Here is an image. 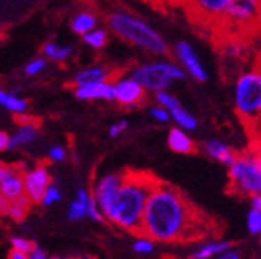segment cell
I'll return each mask as SVG.
<instances>
[{"label":"cell","mask_w":261,"mask_h":259,"mask_svg":"<svg viewBox=\"0 0 261 259\" xmlns=\"http://www.w3.org/2000/svg\"><path fill=\"white\" fill-rule=\"evenodd\" d=\"M61 200H62V192H61V189L56 185L49 183V186L43 192V197H42L40 204L45 205V207H51V205H56Z\"/></svg>","instance_id":"cell-30"},{"label":"cell","mask_w":261,"mask_h":259,"mask_svg":"<svg viewBox=\"0 0 261 259\" xmlns=\"http://www.w3.org/2000/svg\"><path fill=\"white\" fill-rule=\"evenodd\" d=\"M91 200V194L88 189L82 188L78 189L76 197L70 202L69 209H67V218L70 221H82V219L88 218V205Z\"/></svg>","instance_id":"cell-18"},{"label":"cell","mask_w":261,"mask_h":259,"mask_svg":"<svg viewBox=\"0 0 261 259\" xmlns=\"http://www.w3.org/2000/svg\"><path fill=\"white\" fill-rule=\"evenodd\" d=\"M45 67H46V61L43 57H37L28 62V66L24 67V73L28 76H37L45 70Z\"/></svg>","instance_id":"cell-32"},{"label":"cell","mask_w":261,"mask_h":259,"mask_svg":"<svg viewBox=\"0 0 261 259\" xmlns=\"http://www.w3.org/2000/svg\"><path fill=\"white\" fill-rule=\"evenodd\" d=\"M228 175L234 194L250 197L261 192V159L252 150L234 156L228 164Z\"/></svg>","instance_id":"cell-5"},{"label":"cell","mask_w":261,"mask_h":259,"mask_svg":"<svg viewBox=\"0 0 261 259\" xmlns=\"http://www.w3.org/2000/svg\"><path fill=\"white\" fill-rule=\"evenodd\" d=\"M75 96L80 100H113V84L109 81L82 84L75 88Z\"/></svg>","instance_id":"cell-11"},{"label":"cell","mask_w":261,"mask_h":259,"mask_svg":"<svg viewBox=\"0 0 261 259\" xmlns=\"http://www.w3.org/2000/svg\"><path fill=\"white\" fill-rule=\"evenodd\" d=\"M147 91L134 78L133 75L123 76L116 83H113V100H116L123 107H134L145 97Z\"/></svg>","instance_id":"cell-9"},{"label":"cell","mask_w":261,"mask_h":259,"mask_svg":"<svg viewBox=\"0 0 261 259\" xmlns=\"http://www.w3.org/2000/svg\"><path fill=\"white\" fill-rule=\"evenodd\" d=\"M8 143H10V135L7 132L0 131V153L8 150Z\"/></svg>","instance_id":"cell-40"},{"label":"cell","mask_w":261,"mask_h":259,"mask_svg":"<svg viewBox=\"0 0 261 259\" xmlns=\"http://www.w3.org/2000/svg\"><path fill=\"white\" fill-rule=\"evenodd\" d=\"M174 53L178 61V66L184 69L185 73H188L193 80L199 83H204L208 80V73L191 43H188L187 40L177 42L174 46Z\"/></svg>","instance_id":"cell-8"},{"label":"cell","mask_w":261,"mask_h":259,"mask_svg":"<svg viewBox=\"0 0 261 259\" xmlns=\"http://www.w3.org/2000/svg\"><path fill=\"white\" fill-rule=\"evenodd\" d=\"M250 205H252V209H255V210H259V212H261V192H258V194H253V196H250Z\"/></svg>","instance_id":"cell-42"},{"label":"cell","mask_w":261,"mask_h":259,"mask_svg":"<svg viewBox=\"0 0 261 259\" xmlns=\"http://www.w3.org/2000/svg\"><path fill=\"white\" fill-rule=\"evenodd\" d=\"M24 180V194L31 199V202L40 204L45 189L51 183L49 170L45 165H37L32 170L25 172L22 175Z\"/></svg>","instance_id":"cell-10"},{"label":"cell","mask_w":261,"mask_h":259,"mask_svg":"<svg viewBox=\"0 0 261 259\" xmlns=\"http://www.w3.org/2000/svg\"><path fill=\"white\" fill-rule=\"evenodd\" d=\"M43 54L51 59V61H56V62H62L67 59L72 54V48L70 46H64L59 45L56 42H48L43 46Z\"/></svg>","instance_id":"cell-25"},{"label":"cell","mask_w":261,"mask_h":259,"mask_svg":"<svg viewBox=\"0 0 261 259\" xmlns=\"http://www.w3.org/2000/svg\"><path fill=\"white\" fill-rule=\"evenodd\" d=\"M123 178H124L123 174H107L102 178H99L94 186V191H93V197H94L96 204L100 205L107 197H110L121 185Z\"/></svg>","instance_id":"cell-12"},{"label":"cell","mask_w":261,"mask_h":259,"mask_svg":"<svg viewBox=\"0 0 261 259\" xmlns=\"http://www.w3.org/2000/svg\"><path fill=\"white\" fill-rule=\"evenodd\" d=\"M29 205H31V199L25 194H22V196L10 200L7 216H10L15 223H21L29 212Z\"/></svg>","instance_id":"cell-23"},{"label":"cell","mask_w":261,"mask_h":259,"mask_svg":"<svg viewBox=\"0 0 261 259\" xmlns=\"http://www.w3.org/2000/svg\"><path fill=\"white\" fill-rule=\"evenodd\" d=\"M258 237H259V245H261V232H259V234H258Z\"/></svg>","instance_id":"cell-46"},{"label":"cell","mask_w":261,"mask_h":259,"mask_svg":"<svg viewBox=\"0 0 261 259\" xmlns=\"http://www.w3.org/2000/svg\"><path fill=\"white\" fill-rule=\"evenodd\" d=\"M10 243H11V250H18V251L25 253V254H28L34 247V242L24 239V237H11Z\"/></svg>","instance_id":"cell-34"},{"label":"cell","mask_w":261,"mask_h":259,"mask_svg":"<svg viewBox=\"0 0 261 259\" xmlns=\"http://www.w3.org/2000/svg\"><path fill=\"white\" fill-rule=\"evenodd\" d=\"M48 158L53 162H62L67 159V150L61 145H55L48 150Z\"/></svg>","instance_id":"cell-35"},{"label":"cell","mask_w":261,"mask_h":259,"mask_svg":"<svg viewBox=\"0 0 261 259\" xmlns=\"http://www.w3.org/2000/svg\"><path fill=\"white\" fill-rule=\"evenodd\" d=\"M199 219L178 191L156 181L142 215L140 232L160 243H174L193 237Z\"/></svg>","instance_id":"cell-1"},{"label":"cell","mask_w":261,"mask_h":259,"mask_svg":"<svg viewBox=\"0 0 261 259\" xmlns=\"http://www.w3.org/2000/svg\"><path fill=\"white\" fill-rule=\"evenodd\" d=\"M109 27L127 43L134 45L148 54L164 56L167 43L160 32H156L148 22L126 11H113L109 16Z\"/></svg>","instance_id":"cell-3"},{"label":"cell","mask_w":261,"mask_h":259,"mask_svg":"<svg viewBox=\"0 0 261 259\" xmlns=\"http://www.w3.org/2000/svg\"><path fill=\"white\" fill-rule=\"evenodd\" d=\"M109 80V70L106 67H88L80 70L75 75V84L82 86V84H93V83H100V81H107Z\"/></svg>","instance_id":"cell-20"},{"label":"cell","mask_w":261,"mask_h":259,"mask_svg":"<svg viewBox=\"0 0 261 259\" xmlns=\"http://www.w3.org/2000/svg\"><path fill=\"white\" fill-rule=\"evenodd\" d=\"M218 259H241V253L231 247V248H228V250H225L223 253H221L218 256Z\"/></svg>","instance_id":"cell-39"},{"label":"cell","mask_w":261,"mask_h":259,"mask_svg":"<svg viewBox=\"0 0 261 259\" xmlns=\"http://www.w3.org/2000/svg\"><path fill=\"white\" fill-rule=\"evenodd\" d=\"M204 153L207 154L208 158L220 162V164H225L228 165L234 156H236V153H234L225 141H221L218 138H211V140H207L205 143H204Z\"/></svg>","instance_id":"cell-14"},{"label":"cell","mask_w":261,"mask_h":259,"mask_svg":"<svg viewBox=\"0 0 261 259\" xmlns=\"http://www.w3.org/2000/svg\"><path fill=\"white\" fill-rule=\"evenodd\" d=\"M156 248V242L147 236H143V237H139L134 240L133 243V250L136 254H140V256H148L154 251Z\"/></svg>","instance_id":"cell-27"},{"label":"cell","mask_w":261,"mask_h":259,"mask_svg":"<svg viewBox=\"0 0 261 259\" xmlns=\"http://www.w3.org/2000/svg\"><path fill=\"white\" fill-rule=\"evenodd\" d=\"M231 0H190L191 7L199 15L211 19H223Z\"/></svg>","instance_id":"cell-13"},{"label":"cell","mask_w":261,"mask_h":259,"mask_svg":"<svg viewBox=\"0 0 261 259\" xmlns=\"http://www.w3.org/2000/svg\"><path fill=\"white\" fill-rule=\"evenodd\" d=\"M223 19L236 29H250L261 19V0H231Z\"/></svg>","instance_id":"cell-7"},{"label":"cell","mask_w":261,"mask_h":259,"mask_svg":"<svg viewBox=\"0 0 261 259\" xmlns=\"http://www.w3.org/2000/svg\"><path fill=\"white\" fill-rule=\"evenodd\" d=\"M156 181L142 174H126L121 185L99 209L103 219L130 232H139L148 194Z\"/></svg>","instance_id":"cell-2"},{"label":"cell","mask_w":261,"mask_h":259,"mask_svg":"<svg viewBox=\"0 0 261 259\" xmlns=\"http://www.w3.org/2000/svg\"><path fill=\"white\" fill-rule=\"evenodd\" d=\"M232 243L226 242V240H212V242H207L198 250H194L190 257L191 259H212V257H218L225 250L231 248Z\"/></svg>","instance_id":"cell-19"},{"label":"cell","mask_w":261,"mask_h":259,"mask_svg":"<svg viewBox=\"0 0 261 259\" xmlns=\"http://www.w3.org/2000/svg\"><path fill=\"white\" fill-rule=\"evenodd\" d=\"M88 218H91L93 221H102L103 219V215L99 209V205L96 204L93 194H91V200H89V205H88Z\"/></svg>","instance_id":"cell-36"},{"label":"cell","mask_w":261,"mask_h":259,"mask_svg":"<svg viewBox=\"0 0 261 259\" xmlns=\"http://www.w3.org/2000/svg\"><path fill=\"white\" fill-rule=\"evenodd\" d=\"M150 116L151 120H154L156 123H161V124H166L171 121V111H169L167 108L161 107V105H154L150 108Z\"/></svg>","instance_id":"cell-33"},{"label":"cell","mask_w":261,"mask_h":259,"mask_svg":"<svg viewBox=\"0 0 261 259\" xmlns=\"http://www.w3.org/2000/svg\"><path fill=\"white\" fill-rule=\"evenodd\" d=\"M0 105L7 108L8 111L15 114H22L28 111L29 103L25 99L16 96L15 93H7V91H0Z\"/></svg>","instance_id":"cell-22"},{"label":"cell","mask_w":261,"mask_h":259,"mask_svg":"<svg viewBox=\"0 0 261 259\" xmlns=\"http://www.w3.org/2000/svg\"><path fill=\"white\" fill-rule=\"evenodd\" d=\"M154 100H156V103H158V105H161V107L167 108L169 111H171L172 108H175V107H178V105H180V100H178L174 94L169 93L167 89H164V91H158V93H154Z\"/></svg>","instance_id":"cell-29"},{"label":"cell","mask_w":261,"mask_h":259,"mask_svg":"<svg viewBox=\"0 0 261 259\" xmlns=\"http://www.w3.org/2000/svg\"><path fill=\"white\" fill-rule=\"evenodd\" d=\"M88 2H93V0H88Z\"/></svg>","instance_id":"cell-47"},{"label":"cell","mask_w":261,"mask_h":259,"mask_svg":"<svg viewBox=\"0 0 261 259\" xmlns=\"http://www.w3.org/2000/svg\"><path fill=\"white\" fill-rule=\"evenodd\" d=\"M40 135V131H38V126L34 123H25L22 124L18 131L10 135V143H8V150H16V148H22L32 145L34 141Z\"/></svg>","instance_id":"cell-15"},{"label":"cell","mask_w":261,"mask_h":259,"mask_svg":"<svg viewBox=\"0 0 261 259\" xmlns=\"http://www.w3.org/2000/svg\"><path fill=\"white\" fill-rule=\"evenodd\" d=\"M8 169H10V167H7V165H4V164H0V186H2L4 180H5V177H7V174H8Z\"/></svg>","instance_id":"cell-44"},{"label":"cell","mask_w":261,"mask_h":259,"mask_svg":"<svg viewBox=\"0 0 261 259\" xmlns=\"http://www.w3.org/2000/svg\"><path fill=\"white\" fill-rule=\"evenodd\" d=\"M252 151L256 154V156L261 159V140H258L256 143H253V147H252Z\"/></svg>","instance_id":"cell-45"},{"label":"cell","mask_w":261,"mask_h":259,"mask_svg":"<svg viewBox=\"0 0 261 259\" xmlns=\"http://www.w3.org/2000/svg\"><path fill=\"white\" fill-rule=\"evenodd\" d=\"M46 253L40 248V247H37V245H34L32 250L28 253V259H46Z\"/></svg>","instance_id":"cell-38"},{"label":"cell","mask_w":261,"mask_h":259,"mask_svg":"<svg viewBox=\"0 0 261 259\" xmlns=\"http://www.w3.org/2000/svg\"><path fill=\"white\" fill-rule=\"evenodd\" d=\"M0 192L10 200L16 199L24 194V180H22V175L16 169H13V167L8 169V174L4 180L2 186H0Z\"/></svg>","instance_id":"cell-17"},{"label":"cell","mask_w":261,"mask_h":259,"mask_svg":"<svg viewBox=\"0 0 261 259\" xmlns=\"http://www.w3.org/2000/svg\"><path fill=\"white\" fill-rule=\"evenodd\" d=\"M70 27L75 34L83 35V34L89 32L91 29L97 27V18L91 11H82V13H78V15H75Z\"/></svg>","instance_id":"cell-24"},{"label":"cell","mask_w":261,"mask_h":259,"mask_svg":"<svg viewBox=\"0 0 261 259\" xmlns=\"http://www.w3.org/2000/svg\"><path fill=\"white\" fill-rule=\"evenodd\" d=\"M171 120L175 121L177 127L184 129V131H187V132L196 131V129H198V126H199L198 118H196V116L191 111L185 110L181 105H178V107H175V108L171 110Z\"/></svg>","instance_id":"cell-21"},{"label":"cell","mask_w":261,"mask_h":259,"mask_svg":"<svg viewBox=\"0 0 261 259\" xmlns=\"http://www.w3.org/2000/svg\"><path fill=\"white\" fill-rule=\"evenodd\" d=\"M8 257L10 259H28V254L22 253V251H18V250H11Z\"/></svg>","instance_id":"cell-43"},{"label":"cell","mask_w":261,"mask_h":259,"mask_svg":"<svg viewBox=\"0 0 261 259\" xmlns=\"http://www.w3.org/2000/svg\"><path fill=\"white\" fill-rule=\"evenodd\" d=\"M127 129V121H124V120H121V121H118V123H115V124H112L110 126V129H109V135L110 137H120L124 131Z\"/></svg>","instance_id":"cell-37"},{"label":"cell","mask_w":261,"mask_h":259,"mask_svg":"<svg viewBox=\"0 0 261 259\" xmlns=\"http://www.w3.org/2000/svg\"><path fill=\"white\" fill-rule=\"evenodd\" d=\"M245 224H247V231H249L252 236H258L261 232V212L252 209L247 213Z\"/></svg>","instance_id":"cell-31"},{"label":"cell","mask_w":261,"mask_h":259,"mask_svg":"<svg viewBox=\"0 0 261 259\" xmlns=\"http://www.w3.org/2000/svg\"><path fill=\"white\" fill-rule=\"evenodd\" d=\"M167 145L172 151L178 153V154H190L194 151V141L190 137V134L187 131L180 127H174L169 131L167 135Z\"/></svg>","instance_id":"cell-16"},{"label":"cell","mask_w":261,"mask_h":259,"mask_svg":"<svg viewBox=\"0 0 261 259\" xmlns=\"http://www.w3.org/2000/svg\"><path fill=\"white\" fill-rule=\"evenodd\" d=\"M234 110L249 127L261 118V67L242 72L234 83L232 91Z\"/></svg>","instance_id":"cell-4"},{"label":"cell","mask_w":261,"mask_h":259,"mask_svg":"<svg viewBox=\"0 0 261 259\" xmlns=\"http://www.w3.org/2000/svg\"><path fill=\"white\" fill-rule=\"evenodd\" d=\"M82 37H83V42L88 46L94 48V49H100V48L106 46L107 45V38H109L106 31H103V29H97V27L91 29L89 32L83 34Z\"/></svg>","instance_id":"cell-26"},{"label":"cell","mask_w":261,"mask_h":259,"mask_svg":"<svg viewBox=\"0 0 261 259\" xmlns=\"http://www.w3.org/2000/svg\"><path fill=\"white\" fill-rule=\"evenodd\" d=\"M8 204H10V199L5 197L2 192H0V216L7 215V210H8Z\"/></svg>","instance_id":"cell-41"},{"label":"cell","mask_w":261,"mask_h":259,"mask_svg":"<svg viewBox=\"0 0 261 259\" xmlns=\"http://www.w3.org/2000/svg\"><path fill=\"white\" fill-rule=\"evenodd\" d=\"M223 54L229 61H234V62L241 61L245 56V46H244V43L236 42V40H234V42H228L225 45V48H223Z\"/></svg>","instance_id":"cell-28"},{"label":"cell","mask_w":261,"mask_h":259,"mask_svg":"<svg viewBox=\"0 0 261 259\" xmlns=\"http://www.w3.org/2000/svg\"><path fill=\"white\" fill-rule=\"evenodd\" d=\"M130 75L143 86V89L150 91V93L169 89L174 83L184 81L187 78L185 70L178 64L166 59L142 64V66L136 67Z\"/></svg>","instance_id":"cell-6"}]
</instances>
